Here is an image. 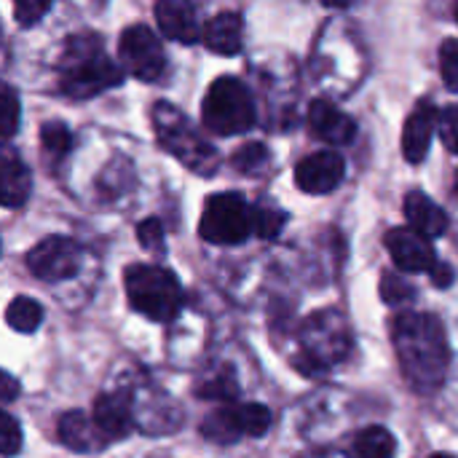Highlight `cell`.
<instances>
[{
	"mask_svg": "<svg viewBox=\"0 0 458 458\" xmlns=\"http://www.w3.org/2000/svg\"><path fill=\"white\" fill-rule=\"evenodd\" d=\"M27 268L43 282L72 279L81 268V247L64 236H48L27 252Z\"/></svg>",
	"mask_w": 458,
	"mask_h": 458,
	"instance_id": "9c48e42d",
	"label": "cell"
},
{
	"mask_svg": "<svg viewBox=\"0 0 458 458\" xmlns=\"http://www.w3.org/2000/svg\"><path fill=\"white\" fill-rule=\"evenodd\" d=\"M242 32H244V24H242V16L233 13V11H223L217 16H212L204 30H201V38H204V46L217 54V56H233L242 51Z\"/></svg>",
	"mask_w": 458,
	"mask_h": 458,
	"instance_id": "e0dca14e",
	"label": "cell"
},
{
	"mask_svg": "<svg viewBox=\"0 0 458 458\" xmlns=\"http://www.w3.org/2000/svg\"><path fill=\"white\" fill-rule=\"evenodd\" d=\"M156 21L166 38L185 43V46H193L201 35L196 8L185 0H161L156 5Z\"/></svg>",
	"mask_w": 458,
	"mask_h": 458,
	"instance_id": "9a60e30c",
	"label": "cell"
},
{
	"mask_svg": "<svg viewBox=\"0 0 458 458\" xmlns=\"http://www.w3.org/2000/svg\"><path fill=\"white\" fill-rule=\"evenodd\" d=\"M381 298H384L386 303H392V306H400V303L416 298V290H413L405 279H400V276H394V274H384V276H381Z\"/></svg>",
	"mask_w": 458,
	"mask_h": 458,
	"instance_id": "83f0119b",
	"label": "cell"
},
{
	"mask_svg": "<svg viewBox=\"0 0 458 458\" xmlns=\"http://www.w3.org/2000/svg\"><path fill=\"white\" fill-rule=\"evenodd\" d=\"M40 142H43V148H46L48 156L62 158L72 148V131L62 121H48V123L40 126Z\"/></svg>",
	"mask_w": 458,
	"mask_h": 458,
	"instance_id": "603a6c76",
	"label": "cell"
},
{
	"mask_svg": "<svg viewBox=\"0 0 458 458\" xmlns=\"http://www.w3.org/2000/svg\"><path fill=\"white\" fill-rule=\"evenodd\" d=\"M201 435L212 443H220V445H231L236 440L244 437V429H242V419H239V408L231 405V408H217L212 411L204 424H201Z\"/></svg>",
	"mask_w": 458,
	"mask_h": 458,
	"instance_id": "44dd1931",
	"label": "cell"
},
{
	"mask_svg": "<svg viewBox=\"0 0 458 458\" xmlns=\"http://www.w3.org/2000/svg\"><path fill=\"white\" fill-rule=\"evenodd\" d=\"M19 115H21V107H19V97L11 86H3V97H0V131H3V140H11L19 129Z\"/></svg>",
	"mask_w": 458,
	"mask_h": 458,
	"instance_id": "d4e9b609",
	"label": "cell"
},
{
	"mask_svg": "<svg viewBox=\"0 0 458 458\" xmlns=\"http://www.w3.org/2000/svg\"><path fill=\"white\" fill-rule=\"evenodd\" d=\"M311 134L327 145H349L357 137V123L352 115L338 110L330 99H314L309 107Z\"/></svg>",
	"mask_w": 458,
	"mask_h": 458,
	"instance_id": "4fadbf2b",
	"label": "cell"
},
{
	"mask_svg": "<svg viewBox=\"0 0 458 458\" xmlns=\"http://www.w3.org/2000/svg\"><path fill=\"white\" fill-rule=\"evenodd\" d=\"M437 129H440V137H443L445 148L458 156V105H451V107H445L440 113V126Z\"/></svg>",
	"mask_w": 458,
	"mask_h": 458,
	"instance_id": "1f68e13d",
	"label": "cell"
},
{
	"mask_svg": "<svg viewBox=\"0 0 458 458\" xmlns=\"http://www.w3.org/2000/svg\"><path fill=\"white\" fill-rule=\"evenodd\" d=\"M384 242H386V250L392 252L397 268H403L408 274H432L440 266L432 242L427 236L416 233L413 228H392Z\"/></svg>",
	"mask_w": 458,
	"mask_h": 458,
	"instance_id": "30bf717a",
	"label": "cell"
},
{
	"mask_svg": "<svg viewBox=\"0 0 458 458\" xmlns=\"http://www.w3.org/2000/svg\"><path fill=\"white\" fill-rule=\"evenodd\" d=\"M440 75L451 91H458V43L448 40L440 51Z\"/></svg>",
	"mask_w": 458,
	"mask_h": 458,
	"instance_id": "f546056e",
	"label": "cell"
},
{
	"mask_svg": "<svg viewBox=\"0 0 458 458\" xmlns=\"http://www.w3.org/2000/svg\"><path fill=\"white\" fill-rule=\"evenodd\" d=\"M94 424L102 432V437L107 443H118L126 440L134 429V419H131V400L126 392H107L102 397H97L94 403Z\"/></svg>",
	"mask_w": 458,
	"mask_h": 458,
	"instance_id": "7c38bea8",
	"label": "cell"
},
{
	"mask_svg": "<svg viewBox=\"0 0 458 458\" xmlns=\"http://www.w3.org/2000/svg\"><path fill=\"white\" fill-rule=\"evenodd\" d=\"M397 456V440L386 427H368L362 429L352 445L349 458H394Z\"/></svg>",
	"mask_w": 458,
	"mask_h": 458,
	"instance_id": "ffe728a7",
	"label": "cell"
},
{
	"mask_svg": "<svg viewBox=\"0 0 458 458\" xmlns=\"http://www.w3.org/2000/svg\"><path fill=\"white\" fill-rule=\"evenodd\" d=\"M16 394H19V384H16V378H13L11 373H3V394H0L3 405H11V403L16 400Z\"/></svg>",
	"mask_w": 458,
	"mask_h": 458,
	"instance_id": "836d02e7",
	"label": "cell"
},
{
	"mask_svg": "<svg viewBox=\"0 0 458 458\" xmlns=\"http://www.w3.org/2000/svg\"><path fill=\"white\" fill-rule=\"evenodd\" d=\"M32 191V177L27 164L11 150H3V161H0V201L5 209H16L27 201Z\"/></svg>",
	"mask_w": 458,
	"mask_h": 458,
	"instance_id": "ac0fdd59",
	"label": "cell"
},
{
	"mask_svg": "<svg viewBox=\"0 0 458 458\" xmlns=\"http://www.w3.org/2000/svg\"><path fill=\"white\" fill-rule=\"evenodd\" d=\"M284 223H287V217L279 209H271V207H258L255 209V233L260 239H266V242L276 239L282 233Z\"/></svg>",
	"mask_w": 458,
	"mask_h": 458,
	"instance_id": "4316f807",
	"label": "cell"
},
{
	"mask_svg": "<svg viewBox=\"0 0 458 458\" xmlns=\"http://www.w3.org/2000/svg\"><path fill=\"white\" fill-rule=\"evenodd\" d=\"M252 231H255V209L247 204L242 193L225 191L207 199L199 223V233L204 242L231 247L247 242Z\"/></svg>",
	"mask_w": 458,
	"mask_h": 458,
	"instance_id": "8992f818",
	"label": "cell"
},
{
	"mask_svg": "<svg viewBox=\"0 0 458 458\" xmlns=\"http://www.w3.org/2000/svg\"><path fill=\"white\" fill-rule=\"evenodd\" d=\"M123 287L131 309L153 322H172L182 309V287L177 276L161 266H129Z\"/></svg>",
	"mask_w": 458,
	"mask_h": 458,
	"instance_id": "3957f363",
	"label": "cell"
},
{
	"mask_svg": "<svg viewBox=\"0 0 458 458\" xmlns=\"http://www.w3.org/2000/svg\"><path fill=\"white\" fill-rule=\"evenodd\" d=\"M454 191H456V196H458V172H456V180H454Z\"/></svg>",
	"mask_w": 458,
	"mask_h": 458,
	"instance_id": "d590c367",
	"label": "cell"
},
{
	"mask_svg": "<svg viewBox=\"0 0 458 458\" xmlns=\"http://www.w3.org/2000/svg\"><path fill=\"white\" fill-rule=\"evenodd\" d=\"M48 8H51V3H46V0L43 3L40 0H21L13 5V16L21 27H32L43 13H48Z\"/></svg>",
	"mask_w": 458,
	"mask_h": 458,
	"instance_id": "d6a6232c",
	"label": "cell"
},
{
	"mask_svg": "<svg viewBox=\"0 0 458 458\" xmlns=\"http://www.w3.org/2000/svg\"><path fill=\"white\" fill-rule=\"evenodd\" d=\"M153 126L158 134V142L188 169L199 174H212L217 169V153L212 145H207L199 131L191 126V121L169 102H158L153 107Z\"/></svg>",
	"mask_w": 458,
	"mask_h": 458,
	"instance_id": "277c9868",
	"label": "cell"
},
{
	"mask_svg": "<svg viewBox=\"0 0 458 458\" xmlns=\"http://www.w3.org/2000/svg\"><path fill=\"white\" fill-rule=\"evenodd\" d=\"M432 458H454V456H443V454H437V456H432Z\"/></svg>",
	"mask_w": 458,
	"mask_h": 458,
	"instance_id": "8d00e7d4",
	"label": "cell"
},
{
	"mask_svg": "<svg viewBox=\"0 0 458 458\" xmlns=\"http://www.w3.org/2000/svg\"><path fill=\"white\" fill-rule=\"evenodd\" d=\"M405 215L411 228L427 239H437L448 231V215L421 191L405 196Z\"/></svg>",
	"mask_w": 458,
	"mask_h": 458,
	"instance_id": "d6986e66",
	"label": "cell"
},
{
	"mask_svg": "<svg viewBox=\"0 0 458 458\" xmlns=\"http://www.w3.org/2000/svg\"><path fill=\"white\" fill-rule=\"evenodd\" d=\"M137 239H140L142 250H148V252H161V250H164V225H161V220H156V217L142 220V223L137 225Z\"/></svg>",
	"mask_w": 458,
	"mask_h": 458,
	"instance_id": "f1b7e54d",
	"label": "cell"
},
{
	"mask_svg": "<svg viewBox=\"0 0 458 458\" xmlns=\"http://www.w3.org/2000/svg\"><path fill=\"white\" fill-rule=\"evenodd\" d=\"M118 54L123 62V70H129L140 81H158L166 70V54L158 43L156 32L145 24H131L121 32Z\"/></svg>",
	"mask_w": 458,
	"mask_h": 458,
	"instance_id": "ba28073f",
	"label": "cell"
},
{
	"mask_svg": "<svg viewBox=\"0 0 458 458\" xmlns=\"http://www.w3.org/2000/svg\"><path fill=\"white\" fill-rule=\"evenodd\" d=\"M456 21H458V8H456Z\"/></svg>",
	"mask_w": 458,
	"mask_h": 458,
	"instance_id": "74e56055",
	"label": "cell"
},
{
	"mask_svg": "<svg viewBox=\"0 0 458 458\" xmlns=\"http://www.w3.org/2000/svg\"><path fill=\"white\" fill-rule=\"evenodd\" d=\"M123 81V67L115 64L99 35L78 32L67 40L59 62V86L72 99H91L105 89H113Z\"/></svg>",
	"mask_w": 458,
	"mask_h": 458,
	"instance_id": "7a4b0ae2",
	"label": "cell"
},
{
	"mask_svg": "<svg viewBox=\"0 0 458 458\" xmlns=\"http://www.w3.org/2000/svg\"><path fill=\"white\" fill-rule=\"evenodd\" d=\"M429 276L435 279L437 287H451V284H454V268H451V266H443V263H440Z\"/></svg>",
	"mask_w": 458,
	"mask_h": 458,
	"instance_id": "e575fe53",
	"label": "cell"
},
{
	"mask_svg": "<svg viewBox=\"0 0 458 458\" xmlns=\"http://www.w3.org/2000/svg\"><path fill=\"white\" fill-rule=\"evenodd\" d=\"M392 341L403 376L413 392L435 394L445 384L451 365V349L440 319L432 314L405 311L392 322Z\"/></svg>",
	"mask_w": 458,
	"mask_h": 458,
	"instance_id": "6da1fadb",
	"label": "cell"
},
{
	"mask_svg": "<svg viewBox=\"0 0 458 458\" xmlns=\"http://www.w3.org/2000/svg\"><path fill=\"white\" fill-rule=\"evenodd\" d=\"M201 118L204 126L215 134L231 137V134H242L247 129H252L255 123V102L250 89L231 75L217 78L201 105Z\"/></svg>",
	"mask_w": 458,
	"mask_h": 458,
	"instance_id": "5b68a950",
	"label": "cell"
},
{
	"mask_svg": "<svg viewBox=\"0 0 458 458\" xmlns=\"http://www.w3.org/2000/svg\"><path fill=\"white\" fill-rule=\"evenodd\" d=\"M5 322L16 330V333H35L43 322V309L32 301V298H13L5 309Z\"/></svg>",
	"mask_w": 458,
	"mask_h": 458,
	"instance_id": "7402d4cb",
	"label": "cell"
},
{
	"mask_svg": "<svg viewBox=\"0 0 458 458\" xmlns=\"http://www.w3.org/2000/svg\"><path fill=\"white\" fill-rule=\"evenodd\" d=\"M303 365H317V370L338 362L349 352L346 319L335 311L314 314L303 327Z\"/></svg>",
	"mask_w": 458,
	"mask_h": 458,
	"instance_id": "52a82bcc",
	"label": "cell"
},
{
	"mask_svg": "<svg viewBox=\"0 0 458 458\" xmlns=\"http://www.w3.org/2000/svg\"><path fill=\"white\" fill-rule=\"evenodd\" d=\"M0 448L5 456H16L21 451V429L19 421L5 411L3 413V435H0Z\"/></svg>",
	"mask_w": 458,
	"mask_h": 458,
	"instance_id": "4dcf8cb0",
	"label": "cell"
},
{
	"mask_svg": "<svg viewBox=\"0 0 458 458\" xmlns=\"http://www.w3.org/2000/svg\"><path fill=\"white\" fill-rule=\"evenodd\" d=\"M239 419H242V429L247 437H263L271 429V411L266 405H258V403L239 405Z\"/></svg>",
	"mask_w": 458,
	"mask_h": 458,
	"instance_id": "cb8c5ba5",
	"label": "cell"
},
{
	"mask_svg": "<svg viewBox=\"0 0 458 458\" xmlns=\"http://www.w3.org/2000/svg\"><path fill=\"white\" fill-rule=\"evenodd\" d=\"M59 429V440L62 445H67L70 451L75 454H99L107 440L102 437V432L97 429L94 419H89L86 413L81 411H72V413H64L56 424Z\"/></svg>",
	"mask_w": 458,
	"mask_h": 458,
	"instance_id": "2e32d148",
	"label": "cell"
},
{
	"mask_svg": "<svg viewBox=\"0 0 458 458\" xmlns=\"http://www.w3.org/2000/svg\"><path fill=\"white\" fill-rule=\"evenodd\" d=\"M344 177H346V164L335 150L311 153L295 166V185L311 196L335 191L344 182Z\"/></svg>",
	"mask_w": 458,
	"mask_h": 458,
	"instance_id": "8fae6325",
	"label": "cell"
},
{
	"mask_svg": "<svg viewBox=\"0 0 458 458\" xmlns=\"http://www.w3.org/2000/svg\"><path fill=\"white\" fill-rule=\"evenodd\" d=\"M437 126H440V113L429 99H421L413 115L405 121V131H403V153L411 164H421L427 158Z\"/></svg>",
	"mask_w": 458,
	"mask_h": 458,
	"instance_id": "5bb4252c",
	"label": "cell"
},
{
	"mask_svg": "<svg viewBox=\"0 0 458 458\" xmlns=\"http://www.w3.org/2000/svg\"><path fill=\"white\" fill-rule=\"evenodd\" d=\"M231 161H233V166H236L242 174H258V172L266 166V161H268V150H266V145L250 142V145L239 148V150L233 153Z\"/></svg>",
	"mask_w": 458,
	"mask_h": 458,
	"instance_id": "484cf974",
	"label": "cell"
}]
</instances>
